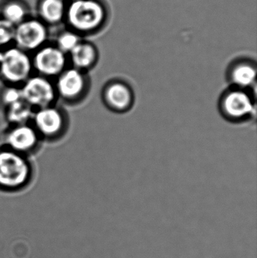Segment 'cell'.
Instances as JSON below:
<instances>
[{
    "label": "cell",
    "mask_w": 257,
    "mask_h": 258,
    "mask_svg": "<svg viewBox=\"0 0 257 258\" xmlns=\"http://www.w3.org/2000/svg\"><path fill=\"white\" fill-rule=\"evenodd\" d=\"M33 169L27 156L0 147V189L21 190L31 181Z\"/></svg>",
    "instance_id": "cell-1"
},
{
    "label": "cell",
    "mask_w": 257,
    "mask_h": 258,
    "mask_svg": "<svg viewBox=\"0 0 257 258\" xmlns=\"http://www.w3.org/2000/svg\"><path fill=\"white\" fill-rule=\"evenodd\" d=\"M107 17L104 5L98 0H72L67 3L65 22L78 34L99 30Z\"/></svg>",
    "instance_id": "cell-2"
},
{
    "label": "cell",
    "mask_w": 257,
    "mask_h": 258,
    "mask_svg": "<svg viewBox=\"0 0 257 258\" xmlns=\"http://www.w3.org/2000/svg\"><path fill=\"white\" fill-rule=\"evenodd\" d=\"M33 72L31 54L15 45L3 49L0 60V78L5 84L21 86L33 75Z\"/></svg>",
    "instance_id": "cell-3"
},
{
    "label": "cell",
    "mask_w": 257,
    "mask_h": 258,
    "mask_svg": "<svg viewBox=\"0 0 257 258\" xmlns=\"http://www.w3.org/2000/svg\"><path fill=\"white\" fill-rule=\"evenodd\" d=\"M20 89L22 99L34 110L54 105L58 99L54 81L38 74L30 76Z\"/></svg>",
    "instance_id": "cell-4"
},
{
    "label": "cell",
    "mask_w": 257,
    "mask_h": 258,
    "mask_svg": "<svg viewBox=\"0 0 257 258\" xmlns=\"http://www.w3.org/2000/svg\"><path fill=\"white\" fill-rule=\"evenodd\" d=\"M30 123L41 139L56 140L66 132L68 121L64 111L54 104L35 110Z\"/></svg>",
    "instance_id": "cell-5"
},
{
    "label": "cell",
    "mask_w": 257,
    "mask_h": 258,
    "mask_svg": "<svg viewBox=\"0 0 257 258\" xmlns=\"http://www.w3.org/2000/svg\"><path fill=\"white\" fill-rule=\"evenodd\" d=\"M48 36V26L38 18L29 17L15 26L14 45L31 54L46 45Z\"/></svg>",
    "instance_id": "cell-6"
},
{
    "label": "cell",
    "mask_w": 257,
    "mask_h": 258,
    "mask_svg": "<svg viewBox=\"0 0 257 258\" xmlns=\"http://www.w3.org/2000/svg\"><path fill=\"white\" fill-rule=\"evenodd\" d=\"M57 98L65 102L75 103L82 99L89 89V80L85 72L72 67H67L54 79Z\"/></svg>",
    "instance_id": "cell-7"
},
{
    "label": "cell",
    "mask_w": 257,
    "mask_h": 258,
    "mask_svg": "<svg viewBox=\"0 0 257 258\" xmlns=\"http://www.w3.org/2000/svg\"><path fill=\"white\" fill-rule=\"evenodd\" d=\"M33 71L36 74L55 79L67 68L68 57L54 44H48L38 49L31 55Z\"/></svg>",
    "instance_id": "cell-8"
},
{
    "label": "cell",
    "mask_w": 257,
    "mask_h": 258,
    "mask_svg": "<svg viewBox=\"0 0 257 258\" xmlns=\"http://www.w3.org/2000/svg\"><path fill=\"white\" fill-rule=\"evenodd\" d=\"M40 140L31 123L10 125L3 135V146L27 156L37 148Z\"/></svg>",
    "instance_id": "cell-9"
},
{
    "label": "cell",
    "mask_w": 257,
    "mask_h": 258,
    "mask_svg": "<svg viewBox=\"0 0 257 258\" xmlns=\"http://www.w3.org/2000/svg\"><path fill=\"white\" fill-rule=\"evenodd\" d=\"M221 110L228 119L241 120L251 115L254 110V104L251 96L245 89L235 88L223 95Z\"/></svg>",
    "instance_id": "cell-10"
},
{
    "label": "cell",
    "mask_w": 257,
    "mask_h": 258,
    "mask_svg": "<svg viewBox=\"0 0 257 258\" xmlns=\"http://www.w3.org/2000/svg\"><path fill=\"white\" fill-rule=\"evenodd\" d=\"M104 96L107 106L119 112L128 110L134 100L131 89L120 82L109 84L104 90Z\"/></svg>",
    "instance_id": "cell-11"
},
{
    "label": "cell",
    "mask_w": 257,
    "mask_h": 258,
    "mask_svg": "<svg viewBox=\"0 0 257 258\" xmlns=\"http://www.w3.org/2000/svg\"><path fill=\"white\" fill-rule=\"evenodd\" d=\"M67 3L66 0H39L38 18L47 26L60 24L65 21Z\"/></svg>",
    "instance_id": "cell-12"
},
{
    "label": "cell",
    "mask_w": 257,
    "mask_h": 258,
    "mask_svg": "<svg viewBox=\"0 0 257 258\" xmlns=\"http://www.w3.org/2000/svg\"><path fill=\"white\" fill-rule=\"evenodd\" d=\"M67 57L68 61L72 65L71 67L85 72L96 63L98 51L93 44L81 40Z\"/></svg>",
    "instance_id": "cell-13"
},
{
    "label": "cell",
    "mask_w": 257,
    "mask_h": 258,
    "mask_svg": "<svg viewBox=\"0 0 257 258\" xmlns=\"http://www.w3.org/2000/svg\"><path fill=\"white\" fill-rule=\"evenodd\" d=\"M29 7L22 0H7L0 7V17L14 26L30 17Z\"/></svg>",
    "instance_id": "cell-14"
},
{
    "label": "cell",
    "mask_w": 257,
    "mask_h": 258,
    "mask_svg": "<svg viewBox=\"0 0 257 258\" xmlns=\"http://www.w3.org/2000/svg\"><path fill=\"white\" fill-rule=\"evenodd\" d=\"M256 68L246 62L237 63L232 68L230 78L235 88L245 89L250 88L256 81Z\"/></svg>",
    "instance_id": "cell-15"
},
{
    "label": "cell",
    "mask_w": 257,
    "mask_h": 258,
    "mask_svg": "<svg viewBox=\"0 0 257 258\" xmlns=\"http://www.w3.org/2000/svg\"><path fill=\"white\" fill-rule=\"evenodd\" d=\"M4 110L6 120L10 125L30 123L34 112L24 100L12 104Z\"/></svg>",
    "instance_id": "cell-16"
},
{
    "label": "cell",
    "mask_w": 257,
    "mask_h": 258,
    "mask_svg": "<svg viewBox=\"0 0 257 258\" xmlns=\"http://www.w3.org/2000/svg\"><path fill=\"white\" fill-rule=\"evenodd\" d=\"M81 40V35L67 28L58 33L54 45L68 55Z\"/></svg>",
    "instance_id": "cell-17"
},
{
    "label": "cell",
    "mask_w": 257,
    "mask_h": 258,
    "mask_svg": "<svg viewBox=\"0 0 257 258\" xmlns=\"http://www.w3.org/2000/svg\"><path fill=\"white\" fill-rule=\"evenodd\" d=\"M21 100L23 99L20 86L6 85V87L0 92V104L4 109Z\"/></svg>",
    "instance_id": "cell-18"
},
{
    "label": "cell",
    "mask_w": 257,
    "mask_h": 258,
    "mask_svg": "<svg viewBox=\"0 0 257 258\" xmlns=\"http://www.w3.org/2000/svg\"><path fill=\"white\" fill-rule=\"evenodd\" d=\"M15 26L0 17V49L14 45Z\"/></svg>",
    "instance_id": "cell-19"
},
{
    "label": "cell",
    "mask_w": 257,
    "mask_h": 258,
    "mask_svg": "<svg viewBox=\"0 0 257 258\" xmlns=\"http://www.w3.org/2000/svg\"><path fill=\"white\" fill-rule=\"evenodd\" d=\"M66 1L69 2V1H72V0H66Z\"/></svg>",
    "instance_id": "cell-20"
}]
</instances>
